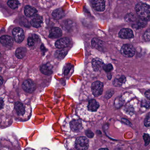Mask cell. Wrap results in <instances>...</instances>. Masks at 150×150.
I'll return each mask as SVG.
<instances>
[{
	"label": "cell",
	"mask_w": 150,
	"mask_h": 150,
	"mask_svg": "<svg viewBox=\"0 0 150 150\" xmlns=\"http://www.w3.org/2000/svg\"><path fill=\"white\" fill-rule=\"evenodd\" d=\"M84 108L82 107V110L78 112L79 116L84 120H93L99 116L100 105L95 100H91L88 101Z\"/></svg>",
	"instance_id": "cell-1"
},
{
	"label": "cell",
	"mask_w": 150,
	"mask_h": 150,
	"mask_svg": "<svg viewBox=\"0 0 150 150\" xmlns=\"http://www.w3.org/2000/svg\"><path fill=\"white\" fill-rule=\"evenodd\" d=\"M92 45L94 48L99 50H102L103 49V41L98 38L93 39L91 41Z\"/></svg>",
	"instance_id": "cell-18"
},
{
	"label": "cell",
	"mask_w": 150,
	"mask_h": 150,
	"mask_svg": "<svg viewBox=\"0 0 150 150\" xmlns=\"http://www.w3.org/2000/svg\"><path fill=\"white\" fill-rule=\"evenodd\" d=\"M126 80V78L125 76H122L119 78L115 79L113 82V84L115 86H120L122 85V84L125 83Z\"/></svg>",
	"instance_id": "cell-23"
},
{
	"label": "cell",
	"mask_w": 150,
	"mask_h": 150,
	"mask_svg": "<svg viewBox=\"0 0 150 150\" xmlns=\"http://www.w3.org/2000/svg\"><path fill=\"white\" fill-rule=\"evenodd\" d=\"M43 22V18L40 16H36L33 19H32L30 24L32 26L35 28L40 27Z\"/></svg>",
	"instance_id": "cell-17"
},
{
	"label": "cell",
	"mask_w": 150,
	"mask_h": 150,
	"mask_svg": "<svg viewBox=\"0 0 150 150\" xmlns=\"http://www.w3.org/2000/svg\"><path fill=\"white\" fill-rule=\"evenodd\" d=\"M91 4L93 8L98 12L104 11L106 7L105 0H91Z\"/></svg>",
	"instance_id": "cell-3"
},
{
	"label": "cell",
	"mask_w": 150,
	"mask_h": 150,
	"mask_svg": "<svg viewBox=\"0 0 150 150\" xmlns=\"http://www.w3.org/2000/svg\"><path fill=\"white\" fill-rule=\"evenodd\" d=\"M103 69L106 71V72H109L112 70L113 68L111 64H108V65H104L103 66Z\"/></svg>",
	"instance_id": "cell-26"
},
{
	"label": "cell",
	"mask_w": 150,
	"mask_h": 150,
	"mask_svg": "<svg viewBox=\"0 0 150 150\" xmlns=\"http://www.w3.org/2000/svg\"><path fill=\"white\" fill-rule=\"evenodd\" d=\"M40 71L42 74L46 75H50L52 74L53 71L51 65H43L41 66L40 69Z\"/></svg>",
	"instance_id": "cell-19"
},
{
	"label": "cell",
	"mask_w": 150,
	"mask_h": 150,
	"mask_svg": "<svg viewBox=\"0 0 150 150\" xmlns=\"http://www.w3.org/2000/svg\"><path fill=\"white\" fill-rule=\"evenodd\" d=\"M92 67L95 71H99L103 69L104 64L101 60L98 58L93 59L92 62Z\"/></svg>",
	"instance_id": "cell-13"
},
{
	"label": "cell",
	"mask_w": 150,
	"mask_h": 150,
	"mask_svg": "<svg viewBox=\"0 0 150 150\" xmlns=\"http://www.w3.org/2000/svg\"><path fill=\"white\" fill-rule=\"evenodd\" d=\"M3 82V78L2 76H0V86L2 85Z\"/></svg>",
	"instance_id": "cell-38"
},
{
	"label": "cell",
	"mask_w": 150,
	"mask_h": 150,
	"mask_svg": "<svg viewBox=\"0 0 150 150\" xmlns=\"http://www.w3.org/2000/svg\"><path fill=\"white\" fill-rule=\"evenodd\" d=\"M145 96L148 99L150 100V90L146 91L145 93Z\"/></svg>",
	"instance_id": "cell-36"
},
{
	"label": "cell",
	"mask_w": 150,
	"mask_h": 150,
	"mask_svg": "<svg viewBox=\"0 0 150 150\" xmlns=\"http://www.w3.org/2000/svg\"><path fill=\"white\" fill-rule=\"evenodd\" d=\"M5 101L3 98L0 97V110H2L4 107Z\"/></svg>",
	"instance_id": "cell-33"
},
{
	"label": "cell",
	"mask_w": 150,
	"mask_h": 150,
	"mask_svg": "<svg viewBox=\"0 0 150 150\" xmlns=\"http://www.w3.org/2000/svg\"><path fill=\"white\" fill-rule=\"evenodd\" d=\"M122 121L124 123H126V124H127V125H128V124H129V123H130V122H129L128 121V120H126V119H122Z\"/></svg>",
	"instance_id": "cell-37"
},
{
	"label": "cell",
	"mask_w": 150,
	"mask_h": 150,
	"mask_svg": "<svg viewBox=\"0 0 150 150\" xmlns=\"http://www.w3.org/2000/svg\"><path fill=\"white\" fill-rule=\"evenodd\" d=\"M143 139L145 142V145H148L150 142V137L148 134H144L143 136Z\"/></svg>",
	"instance_id": "cell-29"
},
{
	"label": "cell",
	"mask_w": 150,
	"mask_h": 150,
	"mask_svg": "<svg viewBox=\"0 0 150 150\" xmlns=\"http://www.w3.org/2000/svg\"><path fill=\"white\" fill-rule=\"evenodd\" d=\"M38 37L37 35H33L31 37H29L27 39V44L30 47H32L35 45V43L38 41Z\"/></svg>",
	"instance_id": "cell-24"
},
{
	"label": "cell",
	"mask_w": 150,
	"mask_h": 150,
	"mask_svg": "<svg viewBox=\"0 0 150 150\" xmlns=\"http://www.w3.org/2000/svg\"><path fill=\"white\" fill-rule=\"evenodd\" d=\"M26 50L25 47H18L16 51V56L18 59H22L25 56L26 54Z\"/></svg>",
	"instance_id": "cell-20"
},
{
	"label": "cell",
	"mask_w": 150,
	"mask_h": 150,
	"mask_svg": "<svg viewBox=\"0 0 150 150\" xmlns=\"http://www.w3.org/2000/svg\"><path fill=\"white\" fill-rule=\"evenodd\" d=\"M71 66L70 64H68V65H67L66 67H65V68H64V73L65 75L68 74L69 73V71H70V69H71Z\"/></svg>",
	"instance_id": "cell-31"
},
{
	"label": "cell",
	"mask_w": 150,
	"mask_h": 150,
	"mask_svg": "<svg viewBox=\"0 0 150 150\" xmlns=\"http://www.w3.org/2000/svg\"><path fill=\"white\" fill-rule=\"evenodd\" d=\"M1 44L6 47H11L13 45V40L11 36L3 35L0 38Z\"/></svg>",
	"instance_id": "cell-11"
},
{
	"label": "cell",
	"mask_w": 150,
	"mask_h": 150,
	"mask_svg": "<svg viewBox=\"0 0 150 150\" xmlns=\"http://www.w3.org/2000/svg\"><path fill=\"white\" fill-rule=\"evenodd\" d=\"M70 43L69 39L68 38H62L55 42V46L59 49H62L67 47L70 44Z\"/></svg>",
	"instance_id": "cell-12"
},
{
	"label": "cell",
	"mask_w": 150,
	"mask_h": 150,
	"mask_svg": "<svg viewBox=\"0 0 150 150\" xmlns=\"http://www.w3.org/2000/svg\"><path fill=\"white\" fill-rule=\"evenodd\" d=\"M99 150H109L107 149H101Z\"/></svg>",
	"instance_id": "cell-39"
},
{
	"label": "cell",
	"mask_w": 150,
	"mask_h": 150,
	"mask_svg": "<svg viewBox=\"0 0 150 150\" xmlns=\"http://www.w3.org/2000/svg\"><path fill=\"white\" fill-rule=\"evenodd\" d=\"M7 4H8V6L11 8L12 9H16L18 8L19 2L18 0H9Z\"/></svg>",
	"instance_id": "cell-25"
},
{
	"label": "cell",
	"mask_w": 150,
	"mask_h": 150,
	"mask_svg": "<svg viewBox=\"0 0 150 150\" xmlns=\"http://www.w3.org/2000/svg\"><path fill=\"white\" fill-rule=\"evenodd\" d=\"M93 94L95 97H98L102 94L103 91V83L100 81L93 82L91 85Z\"/></svg>",
	"instance_id": "cell-6"
},
{
	"label": "cell",
	"mask_w": 150,
	"mask_h": 150,
	"mask_svg": "<svg viewBox=\"0 0 150 150\" xmlns=\"http://www.w3.org/2000/svg\"><path fill=\"white\" fill-rule=\"evenodd\" d=\"M12 35L14 40L16 43H21L24 39L25 36L23 30L20 27H16L12 30Z\"/></svg>",
	"instance_id": "cell-7"
},
{
	"label": "cell",
	"mask_w": 150,
	"mask_h": 150,
	"mask_svg": "<svg viewBox=\"0 0 150 150\" xmlns=\"http://www.w3.org/2000/svg\"><path fill=\"white\" fill-rule=\"evenodd\" d=\"M22 88L24 91L28 93H31L35 91L36 85L32 80L28 79L25 80L22 84Z\"/></svg>",
	"instance_id": "cell-9"
},
{
	"label": "cell",
	"mask_w": 150,
	"mask_h": 150,
	"mask_svg": "<svg viewBox=\"0 0 150 150\" xmlns=\"http://www.w3.org/2000/svg\"><path fill=\"white\" fill-rule=\"evenodd\" d=\"M144 122L145 127H150V112L146 116Z\"/></svg>",
	"instance_id": "cell-27"
},
{
	"label": "cell",
	"mask_w": 150,
	"mask_h": 150,
	"mask_svg": "<svg viewBox=\"0 0 150 150\" xmlns=\"http://www.w3.org/2000/svg\"><path fill=\"white\" fill-rule=\"evenodd\" d=\"M62 31L60 28L54 27L52 28L50 31L49 37L51 38H59L62 37Z\"/></svg>",
	"instance_id": "cell-15"
},
{
	"label": "cell",
	"mask_w": 150,
	"mask_h": 150,
	"mask_svg": "<svg viewBox=\"0 0 150 150\" xmlns=\"http://www.w3.org/2000/svg\"><path fill=\"white\" fill-rule=\"evenodd\" d=\"M67 53V50L65 49H62L60 50H58L55 53V56L58 59H62L65 58Z\"/></svg>",
	"instance_id": "cell-22"
},
{
	"label": "cell",
	"mask_w": 150,
	"mask_h": 150,
	"mask_svg": "<svg viewBox=\"0 0 150 150\" xmlns=\"http://www.w3.org/2000/svg\"><path fill=\"white\" fill-rule=\"evenodd\" d=\"M136 11L139 17L144 21H150V6L146 4L139 3L135 7Z\"/></svg>",
	"instance_id": "cell-2"
},
{
	"label": "cell",
	"mask_w": 150,
	"mask_h": 150,
	"mask_svg": "<svg viewBox=\"0 0 150 150\" xmlns=\"http://www.w3.org/2000/svg\"><path fill=\"white\" fill-rule=\"evenodd\" d=\"M37 12V10L31 7L30 5H26L24 8V14L28 17H30L33 16H35V14Z\"/></svg>",
	"instance_id": "cell-16"
},
{
	"label": "cell",
	"mask_w": 150,
	"mask_h": 150,
	"mask_svg": "<svg viewBox=\"0 0 150 150\" xmlns=\"http://www.w3.org/2000/svg\"><path fill=\"white\" fill-rule=\"evenodd\" d=\"M27 107L22 102H16L14 109L17 115L19 117H24L27 113Z\"/></svg>",
	"instance_id": "cell-8"
},
{
	"label": "cell",
	"mask_w": 150,
	"mask_h": 150,
	"mask_svg": "<svg viewBox=\"0 0 150 150\" xmlns=\"http://www.w3.org/2000/svg\"><path fill=\"white\" fill-rule=\"evenodd\" d=\"M52 16L55 19H59L65 16V13L61 9H58L53 12Z\"/></svg>",
	"instance_id": "cell-21"
},
{
	"label": "cell",
	"mask_w": 150,
	"mask_h": 150,
	"mask_svg": "<svg viewBox=\"0 0 150 150\" xmlns=\"http://www.w3.org/2000/svg\"><path fill=\"white\" fill-rule=\"evenodd\" d=\"M119 36L122 39H130L134 38V35L132 30L128 28H124L120 31Z\"/></svg>",
	"instance_id": "cell-10"
},
{
	"label": "cell",
	"mask_w": 150,
	"mask_h": 150,
	"mask_svg": "<svg viewBox=\"0 0 150 150\" xmlns=\"http://www.w3.org/2000/svg\"><path fill=\"white\" fill-rule=\"evenodd\" d=\"M144 38L147 41L150 40V30L145 32L144 35Z\"/></svg>",
	"instance_id": "cell-32"
},
{
	"label": "cell",
	"mask_w": 150,
	"mask_h": 150,
	"mask_svg": "<svg viewBox=\"0 0 150 150\" xmlns=\"http://www.w3.org/2000/svg\"><path fill=\"white\" fill-rule=\"evenodd\" d=\"M134 15L129 14L125 17V19L127 21H132L131 20H134Z\"/></svg>",
	"instance_id": "cell-34"
},
{
	"label": "cell",
	"mask_w": 150,
	"mask_h": 150,
	"mask_svg": "<svg viewBox=\"0 0 150 150\" xmlns=\"http://www.w3.org/2000/svg\"><path fill=\"white\" fill-rule=\"evenodd\" d=\"M86 135L89 138H92L94 136V134L90 130H88V131H86Z\"/></svg>",
	"instance_id": "cell-35"
},
{
	"label": "cell",
	"mask_w": 150,
	"mask_h": 150,
	"mask_svg": "<svg viewBox=\"0 0 150 150\" xmlns=\"http://www.w3.org/2000/svg\"><path fill=\"white\" fill-rule=\"evenodd\" d=\"M114 93V91L113 90H109L106 93L105 95V98L107 99L110 98L113 95Z\"/></svg>",
	"instance_id": "cell-30"
},
{
	"label": "cell",
	"mask_w": 150,
	"mask_h": 150,
	"mask_svg": "<svg viewBox=\"0 0 150 150\" xmlns=\"http://www.w3.org/2000/svg\"><path fill=\"white\" fill-rule=\"evenodd\" d=\"M89 141L85 137H80L76 141V149L78 150H86L89 147Z\"/></svg>",
	"instance_id": "cell-4"
},
{
	"label": "cell",
	"mask_w": 150,
	"mask_h": 150,
	"mask_svg": "<svg viewBox=\"0 0 150 150\" xmlns=\"http://www.w3.org/2000/svg\"><path fill=\"white\" fill-rule=\"evenodd\" d=\"M142 106L143 107L146 108H150V101L144 99L142 101Z\"/></svg>",
	"instance_id": "cell-28"
},
{
	"label": "cell",
	"mask_w": 150,
	"mask_h": 150,
	"mask_svg": "<svg viewBox=\"0 0 150 150\" xmlns=\"http://www.w3.org/2000/svg\"><path fill=\"white\" fill-rule=\"evenodd\" d=\"M121 53L125 57L131 58L134 55L135 50L133 46L129 44H126L122 46L121 49Z\"/></svg>",
	"instance_id": "cell-5"
},
{
	"label": "cell",
	"mask_w": 150,
	"mask_h": 150,
	"mask_svg": "<svg viewBox=\"0 0 150 150\" xmlns=\"http://www.w3.org/2000/svg\"><path fill=\"white\" fill-rule=\"evenodd\" d=\"M70 127L74 132H79L82 129V123L79 120L72 121L70 124Z\"/></svg>",
	"instance_id": "cell-14"
}]
</instances>
